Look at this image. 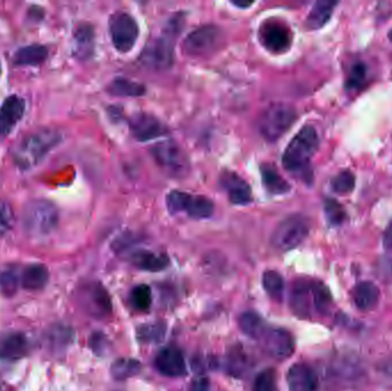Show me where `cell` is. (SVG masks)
<instances>
[{"label":"cell","mask_w":392,"mask_h":391,"mask_svg":"<svg viewBox=\"0 0 392 391\" xmlns=\"http://www.w3.org/2000/svg\"><path fill=\"white\" fill-rule=\"evenodd\" d=\"M133 306L140 311H147L152 305V289L150 286L138 285L131 292Z\"/></svg>","instance_id":"d590c367"},{"label":"cell","mask_w":392,"mask_h":391,"mask_svg":"<svg viewBox=\"0 0 392 391\" xmlns=\"http://www.w3.org/2000/svg\"><path fill=\"white\" fill-rule=\"evenodd\" d=\"M152 154L157 164L170 176L184 177L188 173L190 161L186 153L171 140L157 144L152 150Z\"/></svg>","instance_id":"52a82bcc"},{"label":"cell","mask_w":392,"mask_h":391,"mask_svg":"<svg viewBox=\"0 0 392 391\" xmlns=\"http://www.w3.org/2000/svg\"><path fill=\"white\" fill-rule=\"evenodd\" d=\"M257 341L267 355L278 360L289 358L295 350L293 335L283 329L267 327Z\"/></svg>","instance_id":"7c38bea8"},{"label":"cell","mask_w":392,"mask_h":391,"mask_svg":"<svg viewBox=\"0 0 392 391\" xmlns=\"http://www.w3.org/2000/svg\"><path fill=\"white\" fill-rule=\"evenodd\" d=\"M50 275L46 266L33 264L28 266L21 275V284L28 290H39L46 286Z\"/></svg>","instance_id":"d4e9b609"},{"label":"cell","mask_w":392,"mask_h":391,"mask_svg":"<svg viewBox=\"0 0 392 391\" xmlns=\"http://www.w3.org/2000/svg\"><path fill=\"white\" fill-rule=\"evenodd\" d=\"M388 38H389L390 42L392 43V29L388 33Z\"/></svg>","instance_id":"7dc6e473"},{"label":"cell","mask_w":392,"mask_h":391,"mask_svg":"<svg viewBox=\"0 0 392 391\" xmlns=\"http://www.w3.org/2000/svg\"><path fill=\"white\" fill-rule=\"evenodd\" d=\"M14 220V212L10 203L0 201V236L13 227Z\"/></svg>","instance_id":"b9f144b4"},{"label":"cell","mask_w":392,"mask_h":391,"mask_svg":"<svg viewBox=\"0 0 392 391\" xmlns=\"http://www.w3.org/2000/svg\"><path fill=\"white\" fill-rule=\"evenodd\" d=\"M84 304L87 311L97 318H103L112 313L113 304L107 289L99 282H94L84 289Z\"/></svg>","instance_id":"2e32d148"},{"label":"cell","mask_w":392,"mask_h":391,"mask_svg":"<svg viewBox=\"0 0 392 391\" xmlns=\"http://www.w3.org/2000/svg\"><path fill=\"white\" fill-rule=\"evenodd\" d=\"M73 336V331L69 327H66V326H55L51 331V345L54 349L62 350V349L66 348L71 343Z\"/></svg>","instance_id":"ab89813d"},{"label":"cell","mask_w":392,"mask_h":391,"mask_svg":"<svg viewBox=\"0 0 392 391\" xmlns=\"http://www.w3.org/2000/svg\"><path fill=\"white\" fill-rule=\"evenodd\" d=\"M262 287L267 293V295L271 296L273 299H283V290H285V281L283 275L276 271L269 270L264 272L262 275Z\"/></svg>","instance_id":"1f68e13d"},{"label":"cell","mask_w":392,"mask_h":391,"mask_svg":"<svg viewBox=\"0 0 392 391\" xmlns=\"http://www.w3.org/2000/svg\"><path fill=\"white\" fill-rule=\"evenodd\" d=\"M130 129L133 137L139 141L155 139L166 133L163 123L153 115L146 113L133 115L130 120Z\"/></svg>","instance_id":"9a60e30c"},{"label":"cell","mask_w":392,"mask_h":391,"mask_svg":"<svg viewBox=\"0 0 392 391\" xmlns=\"http://www.w3.org/2000/svg\"><path fill=\"white\" fill-rule=\"evenodd\" d=\"M319 147V136L313 126L306 125L288 144L283 155L285 169L294 175H304Z\"/></svg>","instance_id":"6da1fadb"},{"label":"cell","mask_w":392,"mask_h":391,"mask_svg":"<svg viewBox=\"0 0 392 391\" xmlns=\"http://www.w3.org/2000/svg\"><path fill=\"white\" fill-rule=\"evenodd\" d=\"M258 37L262 46L272 54H283L293 43V33L286 22L280 19H267L260 26Z\"/></svg>","instance_id":"ba28073f"},{"label":"cell","mask_w":392,"mask_h":391,"mask_svg":"<svg viewBox=\"0 0 392 391\" xmlns=\"http://www.w3.org/2000/svg\"><path fill=\"white\" fill-rule=\"evenodd\" d=\"M94 31L90 24L78 26L73 33V55L80 60H87L93 55Z\"/></svg>","instance_id":"7402d4cb"},{"label":"cell","mask_w":392,"mask_h":391,"mask_svg":"<svg viewBox=\"0 0 392 391\" xmlns=\"http://www.w3.org/2000/svg\"><path fill=\"white\" fill-rule=\"evenodd\" d=\"M383 245L386 250H392V222L386 227L384 236H383Z\"/></svg>","instance_id":"f6af8a7d"},{"label":"cell","mask_w":392,"mask_h":391,"mask_svg":"<svg viewBox=\"0 0 392 391\" xmlns=\"http://www.w3.org/2000/svg\"><path fill=\"white\" fill-rule=\"evenodd\" d=\"M166 207L171 214L184 212L194 219L209 218L215 211V206L209 198L181 191H172L166 196Z\"/></svg>","instance_id":"8992f818"},{"label":"cell","mask_w":392,"mask_h":391,"mask_svg":"<svg viewBox=\"0 0 392 391\" xmlns=\"http://www.w3.org/2000/svg\"><path fill=\"white\" fill-rule=\"evenodd\" d=\"M141 370L139 360L132 358H120L114 361L110 367V375L116 381H124L127 379L136 376Z\"/></svg>","instance_id":"f546056e"},{"label":"cell","mask_w":392,"mask_h":391,"mask_svg":"<svg viewBox=\"0 0 392 391\" xmlns=\"http://www.w3.org/2000/svg\"><path fill=\"white\" fill-rule=\"evenodd\" d=\"M287 383L289 391L318 390V376L309 365L299 363L289 368L287 373Z\"/></svg>","instance_id":"ac0fdd59"},{"label":"cell","mask_w":392,"mask_h":391,"mask_svg":"<svg viewBox=\"0 0 392 391\" xmlns=\"http://www.w3.org/2000/svg\"><path fill=\"white\" fill-rule=\"evenodd\" d=\"M251 3H236V1H235V3H234V5H235V6L243 7V8H244V7L250 6V5H251Z\"/></svg>","instance_id":"bcb514c9"},{"label":"cell","mask_w":392,"mask_h":391,"mask_svg":"<svg viewBox=\"0 0 392 391\" xmlns=\"http://www.w3.org/2000/svg\"><path fill=\"white\" fill-rule=\"evenodd\" d=\"M310 222L305 216L295 214L283 219L272 234V245L281 252L299 247L309 236Z\"/></svg>","instance_id":"5b68a950"},{"label":"cell","mask_w":392,"mask_h":391,"mask_svg":"<svg viewBox=\"0 0 392 391\" xmlns=\"http://www.w3.org/2000/svg\"><path fill=\"white\" fill-rule=\"evenodd\" d=\"M26 110V103L20 96H12L0 107V136L5 137L13 131L20 122Z\"/></svg>","instance_id":"d6986e66"},{"label":"cell","mask_w":392,"mask_h":391,"mask_svg":"<svg viewBox=\"0 0 392 391\" xmlns=\"http://www.w3.org/2000/svg\"><path fill=\"white\" fill-rule=\"evenodd\" d=\"M180 31L181 19H171L162 35L147 44L141 53L143 64L155 70H166L172 66L175 40L179 35Z\"/></svg>","instance_id":"3957f363"},{"label":"cell","mask_w":392,"mask_h":391,"mask_svg":"<svg viewBox=\"0 0 392 391\" xmlns=\"http://www.w3.org/2000/svg\"><path fill=\"white\" fill-rule=\"evenodd\" d=\"M325 214L330 225H341L346 218V212L336 200L327 199L325 202Z\"/></svg>","instance_id":"60d3db41"},{"label":"cell","mask_w":392,"mask_h":391,"mask_svg":"<svg viewBox=\"0 0 392 391\" xmlns=\"http://www.w3.org/2000/svg\"><path fill=\"white\" fill-rule=\"evenodd\" d=\"M107 90L115 96H141L146 93V87L143 84L125 77H116Z\"/></svg>","instance_id":"83f0119b"},{"label":"cell","mask_w":392,"mask_h":391,"mask_svg":"<svg viewBox=\"0 0 392 391\" xmlns=\"http://www.w3.org/2000/svg\"><path fill=\"white\" fill-rule=\"evenodd\" d=\"M48 51L44 45L33 44L17 51L14 57L17 66H38L46 60Z\"/></svg>","instance_id":"484cf974"},{"label":"cell","mask_w":392,"mask_h":391,"mask_svg":"<svg viewBox=\"0 0 392 391\" xmlns=\"http://www.w3.org/2000/svg\"><path fill=\"white\" fill-rule=\"evenodd\" d=\"M59 218L57 209L48 201H35L26 208L24 223L33 234H47L55 227Z\"/></svg>","instance_id":"9c48e42d"},{"label":"cell","mask_w":392,"mask_h":391,"mask_svg":"<svg viewBox=\"0 0 392 391\" xmlns=\"http://www.w3.org/2000/svg\"><path fill=\"white\" fill-rule=\"evenodd\" d=\"M356 186V177L351 171H342L332 180V189L334 192L341 196L350 194Z\"/></svg>","instance_id":"e575fe53"},{"label":"cell","mask_w":392,"mask_h":391,"mask_svg":"<svg viewBox=\"0 0 392 391\" xmlns=\"http://www.w3.org/2000/svg\"><path fill=\"white\" fill-rule=\"evenodd\" d=\"M336 5H337L336 1H330V0L317 1L306 19V26L310 29L323 28L330 20Z\"/></svg>","instance_id":"4316f807"},{"label":"cell","mask_w":392,"mask_h":391,"mask_svg":"<svg viewBox=\"0 0 392 391\" xmlns=\"http://www.w3.org/2000/svg\"><path fill=\"white\" fill-rule=\"evenodd\" d=\"M253 391H279L276 371L273 368H266L260 372L253 381Z\"/></svg>","instance_id":"74e56055"},{"label":"cell","mask_w":392,"mask_h":391,"mask_svg":"<svg viewBox=\"0 0 392 391\" xmlns=\"http://www.w3.org/2000/svg\"><path fill=\"white\" fill-rule=\"evenodd\" d=\"M260 173H262V184L267 192L273 196H280L289 192V184L280 176V173L272 164H262L260 166Z\"/></svg>","instance_id":"cb8c5ba5"},{"label":"cell","mask_w":392,"mask_h":391,"mask_svg":"<svg viewBox=\"0 0 392 391\" xmlns=\"http://www.w3.org/2000/svg\"><path fill=\"white\" fill-rule=\"evenodd\" d=\"M90 347L97 355H103L108 348L106 336L103 333H94L90 338Z\"/></svg>","instance_id":"7bdbcfd3"},{"label":"cell","mask_w":392,"mask_h":391,"mask_svg":"<svg viewBox=\"0 0 392 391\" xmlns=\"http://www.w3.org/2000/svg\"><path fill=\"white\" fill-rule=\"evenodd\" d=\"M109 33L115 49L121 53H127L136 45L139 27L130 14L118 12L110 17Z\"/></svg>","instance_id":"30bf717a"},{"label":"cell","mask_w":392,"mask_h":391,"mask_svg":"<svg viewBox=\"0 0 392 391\" xmlns=\"http://www.w3.org/2000/svg\"><path fill=\"white\" fill-rule=\"evenodd\" d=\"M366 78H367V67L365 63H355L346 80V89L350 91L359 90L364 87Z\"/></svg>","instance_id":"f35d334b"},{"label":"cell","mask_w":392,"mask_h":391,"mask_svg":"<svg viewBox=\"0 0 392 391\" xmlns=\"http://www.w3.org/2000/svg\"><path fill=\"white\" fill-rule=\"evenodd\" d=\"M313 294H314L316 312L326 313L332 304V295L327 286L323 285V282L313 281Z\"/></svg>","instance_id":"8d00e7d4"},{"label":"cell","mask_w":392,"mask_h":391,"mask_svg":"<svg viewBox=\"0 0 392 391\" xmlns=\"http://www.w3.org/2000/svg\"><path fill=\"white\" fill-rule=\"evenodd\" d=\"M220 185L227 193L231 203L235 206H247L253 201L250 186L238 173L224 171L220 177Z\"/></svg>","instance_id":"4fadbf2b"},{"label":"cell","mask_w":392,"mask_h":391,"mask_svg":"<svg viewBox=\"0 0 392 391\" xmlns=\"http://www.w3.org/2000/svg\"><path fill=\"white\" fill-rule=\"evenodd\" d=\"M61 140L62 134L55 130H42L33 133L19 145L14 154V161L20 169H31L42 162Z\"/></svg>","instance_id":"7a4b0ae2"},{"label":"cell","mask_w":392,"mask_h":391,"mask_svg":"<svg viewBox=\"0 0 392 391\" xmlns=\"http://www.w3.org/2000/svg\"><path fill=\"white\" fill-rule=\"evenodd\" d=\"M353 302L357 308L362 311H368L375 308L380 299V289L372 281L359 282L353 288Z\"/></svg>","instance_id":"603a6c76"},{"label":"cell","mask_w":392,"mask_h":391,"mask_svg":"<svg viewBox=\"0 0 392 391\" xmlns=\"http://www.w3.org/2000/svg\"><path fill=\"white\" fill-rule=\"evenodd\" d=\"M290 306L295 315L301 318H308L316 311L312 280H297L294 284L290 296Z\"/></svg>","instance_id":"5bb4252c"},{"label":"cell","mask_w":392,"mask_h":391,"mask_svg":"<svg viewBox=\"0 0 392 391\" xmlns=\"http://www.w3.org/2000/svg\"><path fill=\"white\" fill-rule=\"evenodd\" d=\"M0 71H1V67H0Z\"/></svg>","instance_id":"c3c4849f"},{"label":"cell","mask_w":392,"mask_h":391,"mask_svg":"<svg viewBox=\"0 0 392 391\" xmlns=\"http://www.w3.org/2000/svg\"><path fill=\"white\" fill-rule=\"evenodd\" d=\"M166 327L163 322H152L140 326L136 331L138 338L143 343H161L166 338Z\"/></svg>","instance_id":"4dcf8cb0"},{"label":"cell","mask_w":392,"mask_h":391,"mask_svg":"<svg viewBox=\"0 0 392 391\" xmlns=\"http://www.w3.org/2000/svg\"><path fill=\"white\" fill-rule=\"evenodd\" d=\"M190 391H210L209 380L204 376L195 379L190 385Z\"/></svg>","instance_id":"ee69618b"},{"label":"cell","mask_w":392,"mask_h":391,"mask_svg":"<svg viewBox=\"0 0 392 391\" xmlns=\"http://www.w3.org/2000/svg\"><path fill=\"white\" fill-rule=\"evenodd\" d=\"M249 366V360L242 349H233L227 357V371L234 376H241Z\"/></svg>","instance_id":"d6a6232c"},{"label":"cell","mask_w":392,"mask_h":391,"mask_svg":"<svg viewBox=\"0 0 392 391\" xmlns=\"http://www.w3.org/2000/svg\"><path fill=\"white\" fill-rule=\"evenodd\" d=\"M28 340L21 333L6 335L0 340V359L15 361L27 355Z\"/></svg>","instance_id":"ffe728a7"},{"label":"cell","mask_w":392,"mask_h":391,"mask_svg":"<svg viewBox=\"0 0 392 391\" xmlns=\"http://www.w3.org/2000/svg\"><path fill=\"white\" fill-rule=\"evenodd\" d=\"M130 259L136 268L148 272L163 271L170 264V259L166 254H157L145 249L133 252Z\"/></svg>","instance_id":"44dd1931"},{"label":"cell","mask_w":392,"mask_h":391,"mask_svg":"<svg viewBox=\"0 0 392 391\" xmlns=\"http://www.w3.org/2000/svg\"><path fill=\"white\" fill-rule=\"evenodd\" d=\"M20 284L17 272L10 268L0 271V290L5 296H13L17 294Z\"/></svg>","instance_id":"836d02e7"},{"label":"cell","mask_w":392,"mask_h":391,"mask_svg":"<svg viewBox=\"0 0 392 391\" xmlns=\"http://www.w3.org/2000/svg\"><path fill=\"white\" fill-rule=\"evenodd\" d=\"M240 327L244 334L253 340H258L269 325L258 313L253 311L244 312L240 317Z\"/></svg>","instance_id":"f1b7e54d"},{"label":"cell","mask_w":392,"mask_h":391,"mask_svg":"<svg viewBox=\"0 0 392 391\" xmlns=\"http://www.w3.org/2000/svg\"><path fill=\"white\" fill-rule=\"evenodd\" d=\"M223 33L215 26H204L190 33L184 42V50L190 57H206L220 46Z\"/></svg>","instance_id":"8fae6325"},{"label":"cell","mask_w":392,"mask_h":391,"mask_svg":"<svg viewBox=\"0 0 392 391\" xmlns=\"http://www.w3.org/2000/svg\"><path fill=\"white\" fill-rule=\"evenodd\" d=\"M155 366L161 374L170 378H179L186 374V361L181 352L176 348H164L157 354Z\"/></svg>","instance_id":"e0dca14e"},{"label":"cell","mask_w":392,"mask_h":391,"mask_svg":"<svg viewBox=\"0 0 392 391\" xmlns=\"http://www.w3.org/2000/svg\"><path fill=\"white\" fill-rule=\"evenodd\" d=\"M296 119L297 114L293 107L274 103L260 114L258 130L267 141H276L292 128Z\"/></svg>","instance_id":"277c9868"}]
</instances>
